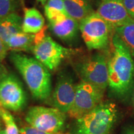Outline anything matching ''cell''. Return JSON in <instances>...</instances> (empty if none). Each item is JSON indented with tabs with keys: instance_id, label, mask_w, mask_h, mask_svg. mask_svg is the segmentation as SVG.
Instances as JSON below:
<instances>
[{
	"instance_id": "obj_1",
	"label": "cell",
	"mask_w": 134,
	"mask_h": 134,
	"mask_svg": "<svg viewBox=\"0 0 134 134\" xmlns=\"http://www.w3.org/2000/svg\"><path fill=\"white\" fill-rule=\"evenodd\" d=\"M113 53L108 60L109 84L110 91L124 98L133 88L134 60L125 43L117 34L112 38Z\"/></svg>"
},
{
	"instance_id": "obj_2",
	"label": "cell",
	"mask_w": 134,
	"mask_h": 134,
	"mask_svg": "<svg viewBox=\"0 0 134 134\" xmlns=\"http://www.w3.org/2000/svg\"><path fill=\"white\" fill-rule=\"evenodd\" d=\"M10 60L21 75L32 96L37 100L45 101L52 93L50 71L36 58L20 52H13Z\"/></svg>"
},
{
	"instance_id": "obj_3",
	"label": "cell",
	"mask_w": 134,
	"mask_h": 134,
	"mask_svg": "<svg viewBox=\"0 0 134 134\" xmlns=\"http://www.w3.org/2000/svg\"><path fill=\"white\" fill-rule=\"evenodd\" d=\"M118 115L113 102H102L93 110L76 119L75 134H109Z\"/></svg>"
},
{
	"instance_id": "obj_4",
	"label": "cell",
	"mask_w": 134,
	"mask_h": 134,
	"mask_svg": "<svg viewBox=\"0 0 134 134\" xmlns=\"http://www.w3.org/2000/svg\"><path fill=\"white\" fill-rule=\"evenodd\" d=\"M79 28L83 41L90 50L106 48L114 29L96 12L81 20Z\"/></svg>"
},
{
	"instance_id": "obj_5",
	"label": "cell",
	"mask_w": 134,
	"mask_h": 134,
	"mask_svg": "<svg viewBox=\"0 0 134 134\" xmlns=\"http://www.w3.org/2000/svg\"><path fill=\"white\" fill-rule=\"evenodd\" d=\"M76 70L82 81L104 90L108 87V60L103 53L84 58L76 63Z\"/></svg>"
},
{
	"instance_id": "obj_6",
	"label": "cell",
	"mask_w": 134,
	"mask_h": 134,
	"mask_svg": "<svg viewBox=\"0 0 134 134\" xmlns=\"http://www.w3.org/2000/svg\"><path fill=\"white\" fill-rule=\"evenodd\" d=\"M66 114L55 108L31 107L25 116L29 126L52 132H62L66 125Z\"/></svg>"
},
{
	"instance_id": "obj_7",
	"label": "cell",
	"mask_w": 134,
	"mask_h": 134,
	"mask_svg": "<svg viewBox=\"0 0 134 134\" xmlns=\"http://www.w3.org/2000/svg\"><path fill=\"white\" fill-rule=\"evenodd\" d=\"M104 91L81 80L76 85L74 102L68 115L76 120L86 114L103 102Z\"/></svg>"
},
{
	"instance_id": "obj_8",
	"label": "cell",
	"mask_w": 134,
	"mask_h": 134,
	"mask_svg": "<svg viewBox=\"0 0 134 134\" xmlns=\"http://www.w3.org/2000/svg\"><path fill=\"white\" fill-rule=\"evenodd\" d=\"M26 104V93L21 82L13 74L6 73L0 78V104L6 109L18 112Z\"/></svg>"
},
{
	"instance_id": "obj_9",
	"label": "cell",
	"mask_w": 134,
	"mask_h": 134,
	"mask_svg": "<svg viewBox=\"0 0 134 134\" xmlns=\"http://www.w3.org/2000/svg\"><path fill=\"white\" fill-rule=\"evenodd\" d=\"M35 58L47 68L55 71L65 58L73 54V51L62 46L49 36H46L36 43L32 50Z\"/></svg>"
},
{
	"instance_id": "obj_10",
	"label": "cell",
	"mask_w": 134,
	"mask_h": 134,
	"mask_svg": "<svg viewBox=\"0 0 134 134\" xmlns=\"http://www.w3.org/2000/svg\"><path fill=\"white\" fill-rule=\"evenodd\" d=\"M76 85L69 71L60 72L52 96L54 108L66 114L68 113L74 102Z\"/></svg>"
},
{
	"instance_id": "obj_11",
	"label": "cell",
	"mask_w": 134,
	"mask_h": 134,
	"mask_svg": "<svg viewBox=\"0 0 134 134\" xmlns=\"http://www.w3.org/2000/svg\"><path fill=\"white\" fill-rule=\"evenodd\" d=\"M96 13L114 29L132 21L123 0H102Z\"/></svg>"
},
{
	"instance_id": "obj_12",
	"label": "cell",
	"mask_w": 134,
	"mask_h": 134,
	"mask_svg": "<svg viewBox=\"0 0 134 134\" xmlns=\"http://www.w3.org/2000/svg\"><path fill=\"white\" fill-rule=\"evenodd\" d=\"M79 22L70 16H63L55 21L48 22V27L55 36L65 42H70L76 37Z\"/></svg>"
},
{
	"instance_id": "obj_13",
	"label": "cell",
	"mask_w": 134,
	"mask_h": 134,
	"mask_svg": "<svg viewBox=\"0 0 134 134\" xmlns=\"http://www.w3.org/2000/svg\"><path fill=\"white\" fill-rule=\"evenodd\" d=\"M68 15L80 22L93 13L91 0H63Z\"/></svg>"
},
{
	"instance_id": "obj_14",
	"label": "cell",
	"mask_w": 134,
	"mask_h": 134,
	"mask_svg": "<svg viewBox=\"0 0 134 134\" xmlns=\"http://www.w3.org/2000/svg\"><path fill=\"white\" fill-rule=\"evenodd\" d=\"M23 21L16 13L0 19V37L6 43L11 36L23 31Z\"/></svg>"
},
{
	"instance_id": "obj_15",
	"label": "cell",
	"mask_w": 134,
	"mask_h": 134,
	"mask_svg": "<svg viewBox=\"0 0 134 134\" xmlns=\"http://www.w3.org/2000/svg\"><path fill=\"white\" fill-rule=\"evenodd\" d=\"M44 24V18L37 9L34 8L25 9L23 21V32L36 34L42 30Z\"/></svg>"
},
{
	"instance_id": "obj_16",
	"label": "cell",
	"mask_w": 134,
	"mask_h": 134,
	"mask_svg": "<svg viewBox=\"0 0 134 134\" xmlns=\"http://www.w3.org/2000/svg\"><path fill=\"white\" fill-rule=\"evenodd\" d=\"M36 34L21 31L13 35L6 42L9 50L13 52H30L35 44Z\"/></svg>"
},
{
	"instance_id": "obj_17",
	"label": "cell",
	"mask_w": 134,
	"mask_h": 134,
	"mask_svg": "<svg viewBox=\"0 0 134 134\" xmlns=\"http://www.w3.org/2000/svg\"><path fill=\"white\" fill-rule=\"evenodd\" d=\"M44 11L48 22L55 21L63 16H69L63 0H47L44 6Z\"/></svg>"
},
{
	"instance_id": "obj_18",
	"label": "cell",
	"mask_w": 134,
	"mask_h": 134,
	"mask_svg": "<svg viewBox=\"0 0 134 134\" xmlns=\"http://www.w3.org/2000/svg\"><path fill=\"white\" fill-rule=\"evenodd\" d=\"M114 31L125 43L134 58V20L115 28Z\"/></svg>"
},
{
	"instance_id": "obj_19",
	"label": "cell",
	"mask_w": 134,
	"mask_h": 134,
	"mask_svg": "<svg viewBox=\"0 0 134 134\" xmlns=\"http://www.w3.org/2000/svg\"><path fill=\"white\" fill-rule=\"evenodd\" d=\"M0 118L4 125V130L7 134H21L20 129L18 128L14 117L9 110L0 104Z\"/></svg>"
},
{
	"instance_id": "obj_20",
	"label": "cell",
	"mask_w": 134,
	"mask_h": 134,
	"mask_svg": "<svg viewBox=\"0 0 134 134\" xmlns=\"http://www.w3.org/2000/svg\"><path fill=\"white\" fill-rule=\"evenodd\" d=\"M21 5V0H0V19L16 13Z\"/></svg>"
},
{
	"instance_id": "obj_21",
	"label": "cell",
	"mask_w": 134,
	"mask_h": 134,
	"mask_svg": "<svg viewBox=\"0 0 134 134\" xmlns=\"http://www.w3.org/2000/svg\"><path fill=\"white\" fill-rule=\"evenodd\" d=\"M21 134H71L70 133H64L63 132H52L37 129L31 126H26L20 129Z\"/></svg>"
},
{
	"instance_id": "obj_22",
	"label": "cell",
	"mask_w": 134,
	"mask_h": 134,
	"mask_svg": "<svg viewBox=\"0 0 134 134\" xmlns=\"http://www.w3.org/2000/svg\"><path fill=\"white\" fill-rule=\"evenodd\" d=\"M129 14L134 20V0H123Z\"/></svg>"
},
{
	"instance_id": "obj_23",
	"label": "cell",
	"mask_w": 134,
	"mask_h": 134,
	"mask_svg": "<svg viewBox=\"0 0 134 134\" xmlns=\"http://www.w3.org/2000/svg\"><path fill=\"white\" fill-rule=\"evenodd\" d=\"M9 50L5 42L0 37V62H2L6 57Z\"/></svg>"
},
{
	"instance_id": "obj_24",
	"label": "cell",
	"mask_w": 134,
	"mask_h": 134,
	"mask_svg": "<svg viewBox=\"0 0 134 134\" xmlns=\"http://www.w3.org/2000/svg\"><path fill=\"white\" fill-rule=\"evenodd\" d=\"M7 73L8 71H6L4 66L2 64V62H0V78Z\"/></svg>"
},
{
	"instance_id": "obj_25",
	"label": "cell",
	"mask_w": 134,
	"mask_h": 134,
	"mask_svg": "<svg viewBox=\"0 0 134 134\" xmlns=\"http://www.w3.org/2000/svg\"><path fill=\"white\" fill-rule=\"evenodd\" d=\"M123 134H134V127H130L127 128L124 132Z\"/></svg>"
},
{
	"instance_id": "obj_26",
	"label": "cell",
	"mask_w": 134,
	"mask_h": 134,
	"mask_svg": "<svg viewBox=\"0 0 134 134\" xmlns=\"http://www.w3.org/2000/svg\"><path fill=\"white\" fill-rule=\"evenodd\" d=\"M37 1H38V2L41 3L42 5H44V6H45V4H46L47 0H37Z\"/></svg>"
},
{
	"instance_id": "obj_27",
	"label": "cell",
	"mask_w": 134,
	"mask_h": 134,
	"mask_svg": "<svg viewBox=\"0 0 134 134\" xmlns=\"http://www.w3.org/2000/svg\"><path fill=\"white\" fill-rule=\"evenodd\" d=\"M0 134H7V133H6V130H5L1 129V130H0Z\"/></svg>"
},
{
	"instance_id": "obj_28",
	"label": "cell",
	"mask_w": 134,
	"mask_h": 134,
	"mask_svg": "<svg viewBox=\"0 0 134 134\" xmlns=\"http://www.w3.org/2000/svg\"><path fill=\"white\" fill-rule=\"evenodd\" d=\"M133 104H134V84L133 86Z\"/></svg>"
},
{
	"instance_id": "obj_29",
	"label": "cell",
	"mask_w": 134,
	"mask_h": 134,
	"mask_svg": "<svg viewBox=\"0 0 134 134\" xmlns=\"http://www.w3.org/2000/svg\"><path fill=\"white\" fill-rule=\"evenodd\" d=\"M0 126L1 127V118H0Z\"/></svg>"
},
{
	"instance_id": "obj_30",
	"label": "cell",
	"mask_w": 134,
	"mask_h": 134,
	"mask_svg": "<svg viewBox=\"0 0 134 134\" xmlns=\"http://www.w3.org/2000/svg\"><path fill=\"white\" fill-rule=\"evenodd\" d=\"M1 130V127L0 126V130Z\"/></svg>"
},
{
	"instance_id": "obj_31",
	"label": "cell",
	"mask_w": 134,
	"mask_h": 134,
	"mask_svg": "<svg viewBox=\"0 0 134 134\" xmlns=\"http://www.w3.org/2000/svg\"><path fill=\"white\" fill-rule=\"evenodd\" d=\"M109 134H110V133H109Z\"/></svg>"
}]
</instances>
